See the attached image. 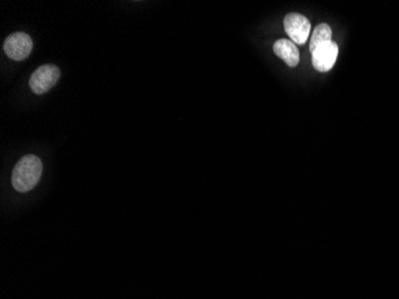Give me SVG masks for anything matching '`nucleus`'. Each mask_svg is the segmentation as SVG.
<instances>
[{
	"label": "nucleus",
	"instance_id": "1",
	"mask_svg": "<svg viewBox=\"0 0 399 299\" xmlns=\"http://www.w3.org/2000/svg\"><path fill=\"white\" fill-rule=\"evenodd\" d=\"M43 165L38 157L27 155L23 157L13 172V186L17 192L31 190L41 179Z\"/></svg>",
	"mask_w": 399,
	"mask_h": 299
},
{
	"label": "nucleus",
	"instance_id": "2",
	"mask_svg": "<svg viewBox=\"0 0 399 299\" xmlns=\"http://www.w3.org/2000/svg\"><path fill=\"white\" fill-rule=\"evenodd\" d=\"M60 78V70L55 65H43L38 67L30 77V89L37 95L46 94Z\"/></svg>",
	"mask_w": 399,
	"mask_h": 299
},
{
	"label": "nucleus",
	"instance_id": "3",
	"mask_svg": "<svg viewBox=\"0 0 399 299\" xmlns=\"http://www.w3.org/2000/svg\"><path fill=\"white\" fill-rule=\"evenodd\" d=\"M286 33L295 45H304L311 33V23L300 13H288L284 20Z\"/></svg>",
	"mask_w": 399,
	"mask_h": 299
},
{
	"label": "nucleus",
	"instance_id": "4",
	"mask_svg": "<svg viewBox=\"0 0 399 299\" xmlns=\"http://www.w3.org/2000/svg\"><path fill=\"white\" fill-rule=\"evenodd\" d=\"M33 40L25 33H13L5 40L4 52L10 59L22 62L31 53Z\"/></svg>",
	"mask_w": 399,
	"mask_h": 299
},
{
	"label": "nucleus",
	"instance_id": "5",
	"mask_svg": "<svg viewBox=\"0 0 399 299\" xmlns=\"http://www.w3.org/2000/svg\"><path fill=\"white\" fill-rule=\"evenodd\" d=\"M311 55L312 66L318 72H329L337 60L338 46L335 42H329L311 52Z\"/></svg>",
	"mask_w": 399,
	"mask_h": 299
},
{
	"label": "nucleus",
	"instance_id": "6",
	"mask_svg": "<svg viewBox=\"0 0 399 299\" xmlns=\"http://www.w3.org/2000/svg\"><path fill=\"white\" fill-rule=\"evenodd\" d=\"M273 48L277 57L282 59L289 67H295L299 64L300 54L298 50L297 45L293 41L286 40V39L277 40L274 43Z\"/></svg>",
	"mask_w": 399,
	"mask_h": 299
},
{
	"label": "nucleus",
	"instance_id": "7",
	"mask_svg": "<svg viewBox=\"0 0 399 299\" xmlns=\"http://www.w3.org/2000/svg\"><path fill=\"white\" fill-rule=\"evenodd\" d=\"M331 41H332V30H331L330 25H328L326 23L317 25L314 28L312 37H311L310 50L314 52L318 47Z\"/></svg>",
	"mask_w": 399,
	"mask_h": 299
}]
</instances>
